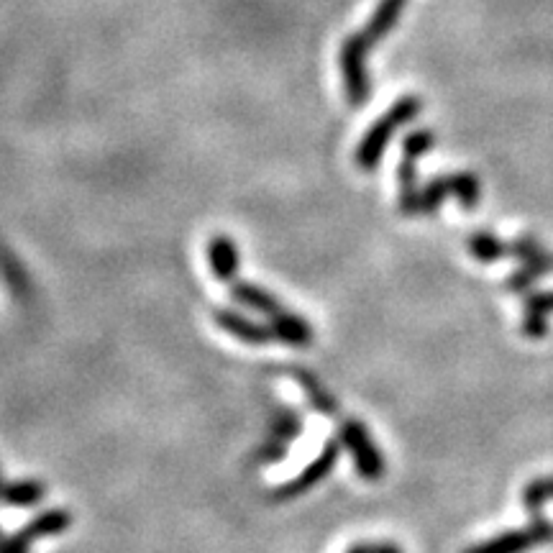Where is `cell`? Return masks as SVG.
<instances>
[{"label": "cell", "mask_w": 553, "mask_h": 553, "mask_svg": "<svg viewBox=\"0 0 553 553\" xmlns=\"http://www.w3.org/2000/svg\"><path fill=\"white\" fill-rule=\"evenodd\" d=\"M420 111H423V100H420L418 95H405V98H400L392 105L390 111L382 113V116L374 121L372 129L361 136L359 146H356V167H359L361 172H374L379 159H382V154H385L387 144L392 141V136H395L405 123L415 121V118L420 116Z\"/></svg>", "instance_id": "6da1fadb"}, {"label": "cell", "mask_w": 553, "mask_h": 553, "mask_svg": "<svg viewBox=\"0 0 553 553\" xmlns=\"http://www.w3.org/2000/svg\"><path fill=\"white\" fill-rule=\"evenodd\" d=\"M372 49V44L356 31V34L346 36L341 54H338V67H341V77H344L346 100L354 108H361V105L372 98V77L367 72V57Z\"/></svg>", "instance_id": "7a4b0ae2"}, {"label": "cell", "mask_w": 553, "mask_h": 553, "mask_svg": "<svg viewBox=\"0 0 553 553\" xmlns=\"http://www.w3.org/2000/svg\"><path fill=\"white\" fill-rule=\"evenodd\" d=\"M433 141H436V136L428 129H418L413 131V134L405 136L400 167H397V182H400V198H397V205H400L402 216H418V159L423 157V154L431 152Z\"/></svg>", "instance_id": "3957f363"}, {"label": "cell", "mask_w": 553, "mask_h": 553, "mask_svg": "<svg viewBox=\"0 0 553 553\" xmlns=\"http://www.w3.org/2000/svg\"><path fill=\"white\" fill-rule=\"evenodd\" d=\"M338 441H341V449H346L351 454L361 479L379 482V479L385 477V456L377 449L372 433H369V428L361 420H341V425H338Z\"/></svg>", "instance_id": "277c9868"}, {"label": "cell", "mask_w": 553, "mask_h": 553, "mask_svg": "<svg viewBox=\"0 0 553 553\" xmlns=\"http://www.w3.org/2000/svg\"><path fill=\"white\" fill-rule=\"evenodd\" d=\"M454 195L464 210H474L482 195L479 177L472 172H454V175H441L420 187L418 198V216H431L443 205V200Z\"/></svg>", "instance_id": "5b68a950"}, {"label": "cell", "mask_w": 553, "mask_h": 553, "mask_svg": "<svg viewBox=\"0 0 553 553\" xmlns=\"http://www.w3.org/2000/svg\"><path fill=\"white\" fill-rule=\"evenodd\" d=\"M553 541V523L551 520L536 518L530 520L528 525L515 530H505L500 536L487 538V541L477 543V546L466 548L464 553H528L533 548H541L546 543Z\"/></svg>", "instance_id": "8992f818"}, {"label": "cell", "mask_w": 553, "mask_h": 553, "mask_svg": "<svg viewBox=\"0 0 553 553\" xmlns=\"http://www.w3.org/2000/svg\"><path fill=\"white\" fill-rule=\"evenodd\" d=\"M338 456H341V441H328L323 446V451L305 466L303 472L297 474L295 479H290L287 484L274 489L272 500H295V497L305 495L308 489H313L315 484H321L323 479H328V474L333 472V466L338 464Z\"/></svg>", "instance_id": "52a82bcc"}, {"label": "cell", "mask_w": 553, "mask_h": 553, "mask_svg": "<svg viewBox=\"0 0 553 553\" xmlns=\"http://www.w3.org/2000/svg\"><path fill=\"white\" fill-rule=\"evenodd\" d=\"M213 321H216V326L221 328V331H226L228 336L239 338L241 344L264 346L269 344V341H274L272 328L262 326V323L257 321H251V318H246L244 313H236V310L231 308L213 310Z\"/></svg>", "instance_id": "ba28073f"}, {"label": "cell", "mask_w": 553, "mask_h": 553, "mask_svg": "<svg viewBox=\"0 0 553 553\" xmlns=\"http://www.w3.org/2000/svg\"><path fill=\"white\" fill-rule=\"evenodd\" d=\"M208 262H210V272L216 277L218 282L223 285H231L236 280V274H239V249H236V241L226 233L221 236H213L208 244Z\"/></svg>", "instance_id": "9c48e42d"}, {"label": "cell", "mask_w": 553, "mask_h": 553, "mask_svg": "<svg viewBox=\"0 0 553 553\" xmlns=\"http://www.w3.org/2000/svg\"><path fill=\"white\" fill-rule=\"evenodd\" d=\"M405 6H408V0H379L374 13L369 16L367 26H364L359 34L364 36L372 47H377V41L385 39V36L395 29Z\"/></svg>", "instance_id": "30bf717a"}, {"label": "cell", "mask_w": 553, "mask_h": 553, "mask_svg": "<svg viewBox=\"0 0 553 553\" xmlns=\"http://www.w3.org/2000/svg\"><path fill=\"white\" fill-rule=\"evenodd\" d=\"M231 297L233 303H239L241 308L254 310L259 315H269L274 318L277 313H282V303L272 292H267L264 287L254 285V282H231Z\"/></svg>", "instance_id": "8fae6325"}, {"label": "cell", "mask_w": 553, "mask_h": 553, "mask_svg": "<svg viewBox=\"0 0 553 553\" xmlns=\"http://www.w3.org/2000/svg\"><path fill=\"white\" fill-rule=\"evenodd\" d=\"M525 315L523 331L525 338H543L548 333V315L553 313V290L551 292H533L525 297Z\"/></svg>", "instance_id": "7c38bea8"}, {"label": "cell", "mask_w": 553, "mask_h": 553, "mask_svg": "<svg viewBox=\"0 0 553 553\" xmlns=\"http://www.w3.org/2000/svg\"><path fill=\"white\" fill-rule=\"evenodd\" d=\"M269 328H272V336L287 346L305 349V346L313 344V326H310L308 321H303L300 315L287 313V310H282V313L274 315L272 323H269Z\"/></svg>", "instance_id": "4fadbf2b"}, {"label": "cell", "mask_w": 553, "mask_h": 553, "mask_svg": "<svg viewBox=\"0 0 553 553\" xmlns=\"http://www.w3.org/2000/svg\"><path fill=\"white\" fill-rule=\"evenodd\" d=\"M292 377L297 379V385L303 387L305 397H308V402H310V408H313L315 413L326 415V418H336L338 400L326 390V387H323L321 379L303 367H292Z\"/></svg>", "instance_id": "5bb4252c"}, {"label": "cell", "mask_w": 553, "mask_h": 553, "mask_svg": "<svg viewBox=\"0 0 553 553\" xmlns=\"http://www.w3.org/2000/svg\"><path fill=\"white\" fill-rule=\"evenodd\" d=\"M72 525V513L65 507H52V510H44L36 518H31L26 523V528H21L31 541H39V538H54L62 536L67 528Z\"/></svg>", "instance_id": "9a60e30c"}, {"label": "cell", "mask_w": 553, "mask_h": 553, "mask_svg": "<svg viewBox=\"0 0 553 553\" xmlns=\"http://www.w3.org/2000/svg\"><path fill=\"white\" fill-rule=\"evenodd\" d=\"M47 497V484L36 479H21V482H6L0 489V502L11 507H34Z\"/></svg>", "instance_id": "2e32d148"}, {"label": "cell", "mask_w": 553, "mask_h": 553, "mask_svg": "<svg viewBox=\"0 0 553 553\" xmlns=\"http://www.w3.org/2000/svg\"><path fill=\"white\" fill-rule=\"evenodd\" d=\"M548 272H553V254H548L546 251V254H541V257L523 262V267H520L518 272L510 274V277H507V290L525 292L528 287L536 285L543 274H548Z\"/></svg>", "instance_id": "e0dca14e"}, {"label": "cell", "mask_w": 553, "mask_h": 553, "mask_svg": "<svg viewBox=\"0 0 553 553\" xmlns=\"http://www.w3.org/2000/svg\"><path fill=\"white\" fill-rule=\"evenodd\" d=\"M469 251L479 262H500L502 257H510V244L487 231H477L474 236H469Z\"/></svg>", "instance_id": "ac0fdd59"}, {"label": "cell", "mask_w": 553, "mask_h": 553, "mask_svg": "<svg viewBox=\"0 0 553 553\" xmlns=\"http://www.w3.org/2000/svg\"><path fill=\"white\" fill-rule=\"evenodd\" d=\"M269 431H272L274 438L292 443L300 433H303V418H300L292 408H277L272 413V420H269Z\"/></svg>", "instance_id": "d6986e66"}, {"label": "cell", "mask_w": 553, "mask_h": 553, "mask_svg": "<svg viewBox=\"0 0 553 553\" xmlns=\"http://www.w3.org/2000/svg\"><path fill=\"white\" fill-rule=\"evenodd\" d=\"M553 500V477H538L525 484L523 505L530 515L541 513L543 502Z\"/></svg>", "instance_id": "ffe728a7"}, {"label": "cell", "mask_w": 553, "mask_h": 553, "mask_svg": "<svg viewBox=\"0 0 553 553\" xmlns=\"http://www.w3.org/2000/svg\"><path fill=\"white\" fill-rule=\"evenodd\" d=\"M287 446L290 443L280 441V438H269V441H264L262 446L257 449V461L259 464H277V461H282L287 456Z\"/></svg>", "instance_id": "44dd1931"}, {"label": "cell", "mask_w": 553, "mask_h": 553, "mask_svg": "<svg viewBox=\"0 0 553 553\" xmlns=\"http://www.w3.org/2000/svg\"><path fill=\"white\" fill-rule=\"evenodd\" d=\"M31 543L34 541L26 536L24 530H18V533H13V536L6 538V543H3V553H29Z\"/></svg>", "instance_id": "7402d4cb"}, {"label": "cell", "mask_w": 553, "mask_h": 553, "mask_svg": "<svg viewBox=\"0 0 553 553\" xmlns=\"http://www.w3.org/2000/svg\"><path fill=\"white\" fill-rule=\"evenodd\" d=\"M374 553H402L400 546H395V543H374Z\"/></svg>", "instance_id": "603a6c76"}, {"label": "cell", "mask_w": 553, "mask_h": 553, "mask_svg": "<svg viewBox=\"0 0 553 553\" xmlns=\"http://www.w3.org/2000/svg\"><path fill=\"white\" fill-rule=\"evenodd\" d=\"M346 553H374V543H356Z\"/></svg>", "instance_id": "cb8c5ba5"}, {"label": "cell", "mask_w": 553, "mask_h": 553, "mask_svg": "<svg viewBox=\"0 0 553 553\" xmlns=\"http://www.w3.org/2000/svg\"><path fill=\"white\" fill-rule=\"evenodd\" d=\"M3 543H6V536H3V528H0V553H3Z\"/></svg>", "instance_id": "d4e9b609"}, {"label": "cell", "mask_w": 553, "mask_h": 553, "mask_svg": "<svg viewBox=\"0 0 553 553\" xmlns=\"http://www.w3.org/2000/svg\"><path fill=\"white\" fill-rule=\"evenodd\" d=\"M3 484H6V482H3V472H0V489H3Z\"/></svg>", "instance_id": "484cf974"}]
</instances>
